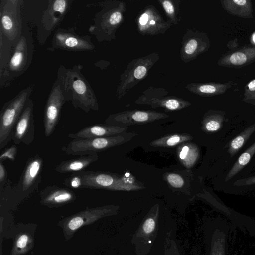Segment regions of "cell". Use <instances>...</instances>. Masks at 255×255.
<instances>
[{
	"instance_id": "obj_1",
	"label": "cell",
	"mask_w": 255,
	"mask_h": 255,
	"mask_svg": "<svg viewBox=\"0 0 255 255\" xmlns=\"http://www.w3.org/2000/svg\"><path fill=\"white\" fill-rule=\"evenodd\" d=\"M255 142V122L238 134L214 146L215 177L230 168L239 156Z\"/></svg>"
},
{
	"instance_id": "obj_2",
	"label": "cell",
	"mask_w": 255,
	"mask_h": 255,
	"mask_svg": "<svg viewBox=\"0 0 255 255\" xmlns=\"http://www.w3.org/2000/svg\"><path fill=\"white\" fill-rule=\"evenodd\" d=\"M156 52L132 59L121 75L116 90L118 99L125 96L131 89L144 79L149 70L159 60Z\"/></svg>"
},
{
	"instance_id": "obj_3",
	"label": "cell",
	"mask_w": 255,
	"mask_h": 255,
	"mask_svg": "<svg viewBox=\"0 0 255 255\" xmlns=\"http://www.w3.org/2000/svg\"><path fill=\"white\" fill-rule=\"evenodd\" d=\"M83 180L82 188L103 189L110 190L130 191L140 190L144 187L134 178L119 176L100 171H80Z\"/></svg>"
},
{
	"instance_id": "obj_4",
	"label": "cell",
	"mask_w": 255,
	"mask_h": 255,
	"mask_svg": "<svg viewBox=\"0 0 255 255\" xmlns=\"http://www.w3.org/2000/svg\"><path fill=\"white\" fill-rule=\"evenodd\" d=\"M118 210V207L114 205L86 208L62 219L57 225L62 230L64 240L68 241L81 228L93 224L103 217L115 214Z\"/></svg>"
},
{
	"instance_id": "obj_5",
	"label": "cell",
	"mask_w": 255,
	"mask_h": 255,
	"mask_svg": "<svg viewBox=\"0 0 255 255\" xmlns=\"http://www.w3.org/2000/svg\"><path fill=\"white\" fill-rule=\"evenodd\" d=\"M134 135V133H127L126 135L73 139L66 146L63 147L62 150L71 155L96 154L98 152L128 142Z\"/></svg>"
},
{
	"instance_id": "obj_6",
	"label": "cell",
	"mask_w": 255,
	"mask_h": 255,
	"mask_svg": "<svg viewBox=\"0 0 255 255\" xmlns=\"http://www.w3.org/2000/svg\"><path fill=\"white\" fill-rule=\"evenodd\" d=\"M26 90L6 103L0 116V149L11 140L15 126L18 121L30 94Z\"/></svg>"
},
{
	"instance_id": "obj_7",
	"label": "cell",
	"mask_w": 255,
	"mask_h": 255,
	"mask_svg": "<svg viewBox=\"0 0 255 255\" xmlns=\"http://www.w3.org/2000/svg\"><path fill=\"white\" fill-rule=\"evenodd\" d=\"M254 173H255V142L239 156L230 168L216 177V185L221 190L234 181Z\"/></svg>"
},
{
	"instance_id": "obj_8",
	"label": "cell",
	"mask_w": 255,
	"mask_h": 255,
	"mask_svg": "<svg viewBox=\"0 0 255 255\" xmlns=\"http://www.w3.org/2000/svg\"><path fill=\"white\" fill-rule=\"evenodd\" d=\"M162 87L150 86L142 92L135 101L138 104L149 105L152 108H163L169 111L180 110L189 107L191 103L174 96Z\"/></svg>"
},
{
	"instance_id": "obj_9",
	"label": "cell",
	"mask_w": 255,
	"mask_h": 255,
	"mask_svg": "<svg viewBox=\"0 0 255 255\" xmlns=\"http://www.w3.org/2000/svg\"><path fill=\"white\" fill-rule=\"evenodd\" d=\"M138 32L143 36H156L164 34L172 24L165 20L159 11L152 5L145 6L135 19Z\"/></svg>"
},
{
	"instance_id": "obj_10",
	"label": "cell",
	"mask_w": 255,
	"mask_h": 255,
	"mask_svg": "<svg viewBox=\"0 0 255 255\" xmlns=\"http://www.w3.org/2000/svg\"><path fill=\"white\" fill-rule=\"evenodd\" d=\"M208 46V41L204 33L187 29L182 37L180 59L186 63L193 61L206 51Z\"/></svg>"
},
{
	"instance_id": "obj_11",
	"label": "cell",
	"mask_w": 255,
	"mask_h": 255,
	"mask_svg": "<svg viewBox=\"0 0 255 255\" xmlns=\"http://www.w3.org/2000/svg\"><path fill=\"white\" fill-rule=\"evenodd\" d=\"M33 106L31 101L29 100L27 102L15 126L11 140L15 144L23 143L28 145L33 141L35 125Z\"/></svg>"
},
{
	"instance_id": "obj_12",
	"label": "cell",
	"mask_w": 255,
	"mask_h": 255,
	"mask_svg": "<svg viewBox=\"0 0 255 255\" xmlns=\"http://www.w3.org/2000/svg\"><path fill=\"white\" fill-rule=\"evenodd\" d=\"M37 226L35 223H18L16 225L9 255H24L33 248Z\"/></svg>"
},
{
	"instance_id": "obj_13",
	"label": "cell",
	"mask_w": 255,
	"mask_h": 255,
	"mask_svg": "<svg viewBox=\"0 0 255 255\" xmlns=\"http://www.w3.org/2000/svg\"><path fill=\"white\" fill-rule=\"evenodd\" d=\"M168 117L165 113L154 111L133 110L111 115L106 122H118L128 126L152 122Z\"/></svg>"
},
{
	"instance_id": "obj_14",
	"label": "cell",
	"mask_w": 255,
	"mask_h": 255,
	"mask_svg": "<svg viewBox=\"0 0 255 255\" xmlns=\"http://www.w3.org/2000/svg\"><path fill=\"white\" fill-rule=\"evenodd\" d=\"M64 97L61 90L56 87L50 95L44 113V133L46 137L50 136L55 130L60 116Z\"/></svg>"
},
{
	"instance_id": "obj_15",
	"label": "cell",
	"mask_w": 255,
	"mask_h": 255,
	"mask_svg": "<svg viewBox=\"0 0 255 255\" xmlns=\"http://www.w3.org/2000/svg\"><path fill=\"white\" fill-rule=\"evenodd\" d=\"M76 198L75 193L68 188L48 186L41 191L40 203L49 208H58L73 202Z\"/></svg>"
},
{
	"instance_id": "obj_16",
	"label": "cell",
	"mask_w": 255,
	"mask_h": 255,
	"mask_svg": "<svg viewBox=\"0 0 255 255\" xmlns=\"http://www.w3.org/2000/svg\"><path fill=\"white\" fill-rule=\"evenodd\" d=\"M126 130V128L117 126L94 125L86 127L76 133H69L68 136L73 139L102 137L120 134Z\"/></svg>"
},
{
	"instance_id": "obj_17",
	"label": "cell",
	"mask_w": 255,
	"mask_h": 255,
	"mask_svg": "<svg viewBox=\"0 0 255 255\" xmlns=\"http://www.w3.org/2000/svg\"><path fill=\"white\" fill-rule=\"evenodd\" d=\"M126 11V4L122 1H113L111 7L106 14L104 27L109 35L115 36L117 29L124 20V14Z\"/></svg>"
},
{
	"instance_id": "obj_18",
	"label": "cell",
	"mask_w": 255,
	"mask_h": 255,
	"mask_svg": "<svg viewBox=\"0 0 255 255\" xmlns=\"http://www.w3.org/2000/svg\"><path fill=\"white\" fill-rule=\"evenodd\" d=\"M43 163L42 159L38 155L27 161L21 179L22 189L23 192L30 189L37 179L40 177Z\"/></svg>"
},
{
	"instance_id": "obj_19",
	"label": "cell",
	"mask_w": 255,
	"mask_h": 255,
	"mask_svg": "<svg viewBox=\"0 0 255 255\" xmlns=\"http://www.w3.org/2000/svg\"><path fill=\"white\" fill-rule=\"evenodd\" d=\"M98 158L97 154L81 156L78 158L62 161L55 167V170L60 173L80 172L96 161Z\"/></svg>"
},
{
	"instance_id": "obj_20",
	"label": "cell",
	"mask_w": 255,
	"mask_h": 255,
	"mask_svg": "<svg viewBox=\"0 0 255 255\" xmlns=\"http://www.w3.org/2000/svg\"><path fill=\"white\" fill-rule=\"evenodd\" d=\"M221 191L226 193L238 195L255 193V173L234 181L225 186Z\"/></svg>"
},
{
	"instance_id": "obj_21",
	"label": "cell",
	"mask_w": 255,
	"mask_h": 255,
	"mask_svg": "<svg viewBox=\"0 0 255 255\" xmlns=\"http://www.w3.org/2000/svg\"><path fill=\"white\" fill-rule=\"evenodd\" d=\"M224 9L231 14L244 17H252L251 1L248 0H227L222 1Z\"/></svg>"
},
{
	"instance_id": "obj_22",
	"label": "cell",
	"mask_w": 255,
	"mask_h": 255,
	"mask_svg": "<svg viewBox=\"0 0 255 255\" xmlns=\"http://www.w3.org/2000/svg\"><path fill=\"white\" fill-rule=\"evenodd\" d=\"M226 85L215 83H189L185 88L189 92L201 96H212L224 92Z\"/></svg>"
},
{
	"instance_id": "obj_23",
	"label": "cell",
	"mask_w": 255,
	"mask_h": 255,
	"mask_svg": "<svg viewBox=\"0 0 255 255\" xmlns=\"http://www.w3.org/2000/svg\"><path fill=\"white\" fill-rule=\"evenodd\" d=\"M168 19L172 25H177L181 20L180 0H157Z\"/></svg>"
},
{
	"instance_id": "obj_24",
	"label": "cell",
	"mask_w": 255,
	"mask_h": 255,
	"mask_svg": "<svg viewBox=\"0 0 255 255\" xmlns=\"http://www.w3.org/2000/svg\"><path fill=\"white\" fill-rule=\"evenodd\" d=\"M193 137L187 133L175 134L162 137L152 141L150 145L153 147H168L192 140Z\"/></svg>"
},
{
	"instance_id": "obj_25",
	"label": "cell",
	"mask_w": 255,
	"mask_h": 255,
	"mask_svg": "<svg viewBox=\"0 0 255 255\" xmlns=\"http://www.w3.org/2000/svg\"><path fill=\"white\" fill-rule=\"evenodd\" d=\"M255 57V48H249L235 52L228 57V63L232 65L240 66L246 64L252 58ZM227 59V58H225Z\"/></svg>"
},
{
	"instance_id": "obj_26",
	"label": "cell",
	"mask_w": 255,
	"mask_h": 255,
	"mask_svg": "<svg viewBox=\"0 0 255 255\" xmlns=\"http://www.w3.org/2000/svg\"><path fill=\"white\" fill-rule=\"evenodd\" d=\"M25 46L24 39H22L17 45L16 50L10 61L9 67L11 70H19L22 66H24L26 58Z\"/></svg>"
},
{
	"instance_id": "obj_27",
	"label": "cell",
	"mask_w": 255,
	"mask_h": 255,
	"mask_svg": "<svg viewBox=\"0 0 255 255\" xmlns=\"http://www.w3.org/2000/svg\"><path fill=\"white\" fill-rule=\"evenodd\" d=\"M197 147L190 144V146L184 145L179 153V158L185 166L191 167L196 162L199 153Z\"/></svg>"
},
{
	"instance_id": "obj_28",
	"label": "cell",
	"mask_w": 255,
	"mask_h": 255,
	"mask_svg": "<svg viewBox=\"0 0 255 255\" xmlns=\"http://www.w3.org/2000/svg\"><path fill=\"white\" fill-rule=\"evenodd\" d=\"M57 39L60 44L63 45L64 47L68 48H87L89 46L84 40L72 36H66L64 34H59L57 35Z\"/></svg>"
},
{
	"instance_id": "obj_29",
	"label": "cell",
	"mask_w": 255,
	"mask_h": 255,
	"mask_svg": "<svg viewBox=\"0 0 255 255\" xmlns=\"http://www.w3.org/2000/svg\"><path fill=\"white\" fill-rule=\"evenodd\" d=\"M1 23L4 31L9 36L12 35L16 31V20L12 14L6 12L4 10L1 16Z\"/></svg>"
},
{
	"instance_id": "obj_30",
	"label": "cell",
	"mask_w": 255,
	"mask_h": 255,
	"mask_svg": "<svg viewBox=\"0 0 255 255\" xmlns=\"http://www.w3.org/2000/svg\"><path fill=\"white\" fill-rule=\"evenodd\" d=\"M225 244V237L222 233L214 235L210 255H224Z\"/></svg>"
},
{
	"instance_id": "obj_31",
	"label": "cell",
	"mask_w": 255,
	"mask_h": 255,
	"mask_svg": "<svg viewBox=\"0 0 255 255\" xmlns=\"http://www.w3.org/2000/svg\"><path fill=\"white\" fill-rule=\"evenodd\" d=\"M64 184L70 188H82L83 180L80 172L71 174L65 179Z\"/></svg>"
},
{
	"instance_id": "obj_32",
	"label": "cell",
	"mask_w": 255,
	"mask_h": 255,
	"mask_svg": "<svg viewBox=\"0 0 255 255\" xmlns=\"http://www.w3.org/2000/svg\"><path fill=\"white\" fill-rule=\"evenodd\" d=\"M243 100L246 103L255 105V79L250 81L245 89Z\"/></svg>"
},
{
	"instance_id": "obj_33",
	"label": "cell",
	"mask_w": 255,
	"mask_h": 255,
	"mask_svg": "<svg viewBox=\"0 0 255 255\" xmlns=\"http://www.w3.org/2000/svg\"><path fill=\"white\" fill-rule=\"evenodd\" d=\"M166 179L171 186L176 188H181L184 184L182 177L178 174L169 173L167 175Z\"/></svg>"
},
{
	"instance_id": "obj_34",
	"label": "cell",
	"mask_w": 255,
	"mask_h": 255,
	"mask_svg": "<svg viewBox=\"0 0 255 255\" xmlns=\"http://www.w3.org/2000/svg\"><path fill=\"white\" fill-rule=\"evenodd\" d=\"M17 152V148L15 145H12L4 150L0 156V161L9 159L12 161L15 160Z\"/></svg>"
},
{
	"instance_id": "obj_35",
	"label": "cell",
	"mask_w": 255,
	"mask_h": 255,
	"mask_svg": "<svg viewBox=\"0 0 255 255\" xmlns=\"http://www.w3.org/2000/svg\"><path fill=\"white\" fill-rule=\"evenodd\" d=\"M155 227V222L152 217L148 218L144 222L142 225V230L146 234H149L152 233Z\"/></svg>"
},
{
	"instance_id": "obj_36",
	"label": "cell",
	"mask_w": 255,
	"mask_h": 255,
	"mask_svg": "<svg viewBox=\"0 0 255 255\" xmlns=\"http://www.w3.org/2000/svg\"><path fill=\"white\" fill-rule=\"evenodd\" d=\"M67 2L64 0H57L54 1L53 9L55 11L63 13L67 7Z\"/></svg>"
},
{
	"instance_id": "obj_37",
	"label": "cell",
	"mask_w": 255,
	"mask_h": 255,
	"mask_svg": "<svg viewBox=\"0 0 255 255\" xmlns=\"http://www.w3.org/2000/svg\"><path fill=\"white\" fill-rule=\"evenodd\" d=\"M7 178V174L5 168L2 161L0 162V183L4 184Z\"/></svg>"
},
{
	"instance_id": "obj_38",
	"label": "cell",
	"mask_w": 255,
	"mask_h": 255,
	"mask_svg": "<svg viewBox=\"0 0 255 255\" xmlns=\"http://www.w3.org/2000/svg\"><path fill=\"white\" fill-rule=\"evenodd\" d=\"M252 40L253 42L255 43V32L253 34L252 36Z\"/></svg>"
}]
</instances>
